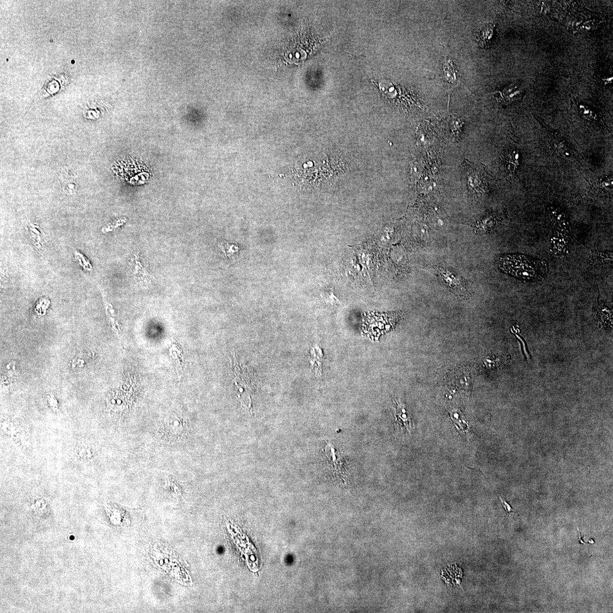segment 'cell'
Instances as JSON below:
<instances>
[{
  "instance_id": "6",
  "label": "cell",
  "mask_w": 613,
  "mask_h": 613,
  "mask_svg": "<svg viewBox=\"0 0 613 613\" xmlns=\"http://www.w3.org/2000/svg\"><path fill=\"white\" fill-rule=\"evenodd\" d=\"M521 89V87L518 86L517 84L509 85L499 92L500 101L504 104H511V103L518 100L520 99L522 95V91Z\"/></svg>"
},
{
  "instance_id": "9",
  "label": "cell",
  "mask_w": 613,
  "mask_h": 613,
  "mask_svg": "<svg viewBox=\"0 0 613 613\" xmlns=\"http://www.w3.org/2000/svg\"><path fill=\"white\" fill-rule=\"evenodd\" d=\"M219 247L226 257H228V255L233 254L239 249L235 244H230L227 242H220Z\"/></svg>"
},
{
  "instance_id": "12",
  "label": "cell",
  "mask_w": 613,
  "mask_h": 613,
  "mask_svg": "<svg viewBox=\"0 0 613 613\" xmlns=\"http://www.w3.org/2000/svg\"><path fill=\"white\" fill-rule=\"evenodd\" d=\"M577 529H578V532H579L580 543V544H586L587 543L585 541V540H583V537H585V536L581 535L579 528H578Z\"/></svg>"
},
{
  "instance_id": "5",
  "label": "cell",
  "mask_w": 613,
  "mask_h": 613,
  "mask_svg": "<svg viewBox=\"0 0 613 613\" xmlns=\"http://www.w3.org/2000/svg\"><path fill=\"white\" fill-rule=\"evenodd\" d=\"M395 417L397 425L401 429L410 431L413 428L411 415L405 405L400 401H395Z\"/></svg>"
},
{
  "instance_id": "1",
  "label": "cell",
  "mask_w": 613,
  "mask_h": 613,
  "mask_svg": "<svg viewBox=\"0 0 613 613\" xmlns=\"http://www.w3.org/2000/svg\"><path fill=\"white\" fill-rule=\"evenodd\" d=\"M498 263L503 272L526 281L541 280L547 271L546 262L522 255H507L500 257Z\"/></svg>"
},
{
  "instance_id": "4",
  "label": "cell",
  "mask_w": 613,
  "mask_h": 613,
  "mask_svg": "<svg viewBox=\"0 0 613 613\" xmlns=\"http://www.w3.org/2000/svg\"><path fill=\"white\" fill-rule=\"evenodd\" d=\"M440 273L441 278H443L446 285L455 293L460 294V296H465V294L468 293L466 284L460 278L456 276L455 274L445 269H441Z\"/></svg>"
},
{
  "instance_id": "8",
  "label": "cell",
  "mask_w": 613,
  "mask_h": 613,
  "mask_svg": "<svg viewBox=\"0 0 613 613\" xmlns=\"http://www.w3.org/2000/svg\"><path fill=\"white\" fill-rule=\"evenodd\" d=\"M494 25L489 23L484 26L477 34V40L480 47H487L493 34Z\"/></svg>"
},
{
  "instance_id": "3",
  "label": "cell",
  "mask_w": 613,
  "mask_h": 613,
  "mask_svg": "<svg viewBox=\"0 0 613 613\" xmlns=\"http://www.w3.org/2000/svg\"><path fill=\"white\" fill-rule=\"evenodd\" d=\"M401 318V313L399 312L372 313L366 317V323L369 326L377 325L379 330L386 332L393 329Z\"/></svg>"
},
{
  "instance_id": "10",
  "label": "cell",
  "mask_w": 613,
  "mask_h": 613,
  "mask_svg": "<svg viewBox=\"0 0 613 613\" xmlns=\"http://www.w3.org/2000/svg\"><path fill=\"white\" fill-rule=\"evenodd\" d=\"M88 446H89L82 445L81 447L78 448V458H79V459L84 461V462L89 460L88 459H90L92 456V452Z\"/></svg>"
},
{
  "instance_id": "7",
  "label": "cell",
  "mask_w": 613,
  "mask_h": 613,
  "mask_svg": "<svg viewBox=\"0 0 613 613\" xmlns=\"http://www.w3.org/2000/svg\"><path fill=\"white\" fill-rule=\"evenodd\" d=\"M443 70L445 82L451 87L455 86L457 82V71L453 61L450 58L445 57L443 62Z\"/></svg>"
},
{
  "instance_id": "13",
  "label": "cell",
  "mask_w": 613,
  "mask_h": 613,
  "mask_svg": "<svg viewBox=\"0 0 613 613\" xmlns=\"http://www.w3.org/2000/svg\"><path fill=\"white\" fill-rule=\"evenodd\" d=\"M588 543H591V544H594V543H595V541H594V540H593V539H590V541H588Z\"/></svg>"
},
{
  "instance_id": "11",
  "label": "cell",
  "mask_w": 613,
  "mask_h": 613,
  "mask_svg": "<svg viewBox=\"0 0 613 613\" xmlns=\"http://www.w3.org/2000/svg\"><path fill=\"white\" fill-rule=\"evenodd\" d=\"M499 498L500 500V501H501L503 507L505 511H506V513L508 516H509V515L512 513H516V512L514 511V509L511 506V505L506 501V500H504L501 497H499Z\"/></svg>"
},
{
  "instance_id": "2",
  "label": "cell",
  "mask_w": 613,
  "mask_h": 613,
  "mask_svg": "<svg viewBox=\"0 0 613 613\" xmlns=\"http://www.w3.org/2000/svg\"><path fill=\"white\" fill-rule=\"evenodd\" d=\"M188 428L183 418L174 415L161 424L158 429L160 439L170 443H180L185 440Z\"/></svg>"
}]
</instances>
